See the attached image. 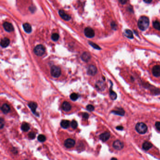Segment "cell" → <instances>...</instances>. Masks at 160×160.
Wrapping results in <instances>:
<instances>
[{"mask_svg":"<svg viewBox=\"0 0 160 160\" xmlns=\"http://www.w3.org/2000/svg\"><path fill=\"white\" fill-rule=\"evenodd\" d=\"M138 26L140 30L142 31L146 30L149 26V19L145 16H141L138 21Z\"/></svg>","mask_w":160,"mask_h":160,"instance_id":"cell-1","label":"cell"},{"mask_svg":"<svg viewBox=\"0 0 160 160\" xmlns=\"http://www.w3.org/2000/svg\"><path fill=\"white\" fill-rule=\"evenodd\" d=\"M136 131L140 134H145L147 132V125L143 123H139L136 125Z\"/></svg>","mask_w":160,"mask_h":160,"instance_id":"cell-2","label":"cell"},{"mask_svg":"<svg viewBox=\"0 0 160 160\" xmlns=\"http://www.w3.org/2000/svg\"><path fill=\"white\" fill-rule=\"evenodd\" d=\"M34 53L37 56H41L45 53V48L42 45H38L34 48Z\"/></svg>","mask_w":160,"mask_h":160,"instance_id":"cell-3","label":"cell"},{"mask_svg":"<svg viewBox=\"0 0 160 160\" xmlns=\"http://www.w3.org/2000/svg\"><path fill=\"white\" fill-rule=\"evenodd\" d=\"M51 74L54 78H58L61 74V69L56 66H53L51 68Z\"/></svg>","mask_w":160,"mask_h":160,"instance_id":"cell-4","label":"cell"},{"mask_svg":"<svg viewBox=\"0 0 160 160\" xmlns=\"http://www.w3.org/2000/svg\"><path fill=\"white\" fill-rule=\"evenodd\" d=\"M85 35L88 38H93L95 35L94 31L90 27H86L84 31Z\"/></svg>","mask_w":160,"mask_h":160,"instance_id":"cell-5","label":"cell"},{"mask_svg":"<svg viewBox=\"0 0 160 160\" xmlns=\"http://www.w3.org/2000/svg\"><path fill=\"white\" fill-rule=\"evenodd\" d=\"M64 146L67 148H72L75 145V141L71 139H68L64 141Z\"/></svg>","mask_w":160,"mask_h":160,"instance_id":"cell-6","label":"cell"},{"mask_svg":"<svg viewBox=\"0 0 160 160\" xmlns=\"http://www.w3.org/2000/svg\"><path fill=\"white\" fill-rule=\"evenodd\" d=\"M97 72V68L93 65H90L89 66L87 69V74L91 76L95 75Z\"/></svg>","mask_w":160,"mask_h":160,"instance_id":"cell-7","label":"cell"},{"mask_svg":"<svg viewBox=\"0 0 160 160\" xmlns=\"http://www.w3.org/2000/svg\"><path fill=\"white\" fill-rule=\"evenodd\" d=\"M3 27L6 31L8 32H11L14 31V27L12 25L7 22H5L3 24Z\"/></svg>","mask_w":160,"mask_h":160,"instance_id":"cell-8","label":"cell"},{"mask_svg":"<svg viewBox=\"0 0 160 160\" xmlns=\"http://www.w3.org/2000/svg\"><path fill=\"white\" fill-rule=\"evenodd\" d=\"M123 144L119 140L115 141L113 144V147L117 150H121L123 147Z\"/></svg>","mask_w":160,"mask_h":160,"instance_id":"cell-9","label":"cell"},{"mask_svg":"<svg viewBox=\"0 0 160 160\" xmlns=\"http://www.w3.org/2000/svg\"><path fill=\"white\" fill-rule=\"evenodd\" d=\"M153 75L156 77H159L160 76V66L156 65L154 66L152 69Z\"/></svg>","mask_w":160,"mask_h":160,"instance_id":"cell-10","label":"cell"},{"mask_svg":"<svg viewBox=\"0 0 160 160\" xmlns=\"http://www.w3.org/2000/svg\"><path fill=\"white\" fill-rule=\"evenodd\" d=\"M59 14L60 16L64 20L68 21L71 19V17L67 14L63 10H59Z\"/></svg>","mask_w":160,"mask_h":160,"instance_id":"cell-11","label":"cell"},{"mask_svg":"<svg viewBox=\"0 0 160 160\" xmlns=\"http://www.w3.org/2000/svg\"><path fill=\"white\" fill-rule=\"evenodd\" d=\"M110 134L108 132H105L100 135V139L103 142L107 141L110 138Z\"/></svg>","mask_w":160,"mask_h":160,"instance_id":"cell-12","label":"cell"},{"mask_svg":"<svg viewBox=\"0 0 160 160\" xmlns=\"http://www.w3.org/2000/svg\"><path fill=\"white\" fill-rule=\"evenodd\" d=\"M10 43V40L8 38H4L1 39L0 41V45L2 48L7 47Z\"/></svg>","mask_w":160,"mask_h":160,"instance_id":"cell-13","label":"cell"},{"mask_svg":"<svg viewBox=\"0 0 160 160\" xmlns=\"http://www.w3.org/2000/svg\"><path fill=\"white\" fill-rule=\"evenodd\" d=\"M91 54L88 52H84L81 55V58L83 61L85 62H88L91 59Z\"/></svg>","mask_w":160,"mask_h":160,"instance_id":"cell-14","label":"cell"},{"mask_svg":"<svg viewBox=\"0 0 160 160\" xmlns=\"http://www.w3.org/2000/svg\"><path fill=\"white\" fill-rule=\"evenodd\" d=\"M62 109L65 112H68L70 110L71 108V106L69 103L67 101H64L62 106Z\"/></svg>","mask_w":160,"mask_h":160,"instance_id":"cell-15","label":"cell"},{"mask_svg":"<svg viewBox=\"0 0 160 160\" xmlns=\"http://www.w3.org/2000/svg\"><path fill=\"white\" fill-rule=\"evenodd\" d=\"M96 87L101 91H103L105 88V84L102 81H99L96 84Z\"/></svg>","mask_w":160,"mask_h":160,"instance_id":"cell-16","label":"cell"},{"mask_svg":"<svg viewBox=\"0 0 160 160\" xmlns=\"http://www.w3.org/2000/svg\"><path fill=\"white\" fill-rule=\"evenodd\" d=\"M1 110L3 113L7 114L8 113L10 112L11 108L9 105H8L6 103H5V104H3L1 107Z\"/></svg>","mask_w":160,"mask_h":160,"instance_id":"cell-17","label":"cell"},{"mask_svg":"<svg viewBox=\"0 0 160 160\" xmlns=\"http://www.w3.org/2000/svg\"><path fill=\"white\" fill-rule=\"evenodd\" d=\"M28 106L30 108V109H31V110L32 111V112L35 114L36 113V110L37 107V104L36 103L34 102H30L28 104Z\"/></svg>","mask_w":160,"mask_h":160,"instance_id":"cell-18","label":"cell"},{"mask_svg":"<svg viewBox=\"0 0 160 160\" xmlns=\"http://www.w3.org/2000/svg\"><path fill=\"white\" fill-rule=\"evenodd\" d=\"M23 28H24V30L27 33H30L32 32V27L29 24H28L27 23H24L23 25Z\"/></svg>","mask_w":160,"mask_h":160,"instance_id":"cell-19","label":"cell"},{"mask_svg":"<svg viewBox=\"0 0 160 160\" xmlns=\"http://www.w3.org/2000/svg\"><path fill=\"white\" fill-rule=\"evenodd\" d=\"M125 36L129 39H133V32L129 29H126L124 31V33Z\"/></svg>","mask_w":160,"mask_h":160,"instance_id":"cell-20","label":"cell"},{"mask_svg":"<svg viewBox=\"0 0 160 160\" xmlns=\"http://www.w3.org/2000/svg\"><path fill=\"white\" fill-rule=\"evenodd\" d=\"M152 146H153V145H152L151 143H150V142H148V141H145L143 144L142 147H143L144 150L147 151V150H148L149 149H150L152 147Z\"/></svg>","mask_w":160,"mask_h":160,"instance_id":"cell-21","label":"cell"},{"mask_svg":"<svg viewBox=\"0 0 160 160\" xmlns=\"http://www.w3.org/2000/svg\"><path fill=\"white\" fill-rule=\"evenodd\" d=\"M112 112L114 113L116 115L121 116H124V115L125 114V112H124V110L123 108H118L117 110H113L112 111Z\"/></svg>","mask_w":160,"mask_h":160,"instance_id":"cell-22","label":"cell"},{"mask_svg":"<svg viewBox=\"0 0 160 160\" xmlns=\"http://www.w3.org/2000/svg\"><path fill=\"white\" fill-rule=\"evenodd\" d=\"M69 125V121L68 120H63L61 123V126L64 129L68 128Z\"/></svg>","mask_w":160,"mask_h":160,"instance_id":"cell-23","label":"cell"},{"mask_svg":"<svg viewBox=\"0 0 160 160\" xmlns=\"http://www.w3.org/2000/svg\"><path fill=\"white\" fill-rule=\"evenodd\" d=\"M109 95L110 98L112 100H115L117 98V94L114 91H113L112 89L110 88L109 90Z\"/></svg>","mask_w":160,"mask_h":160,"instance_id":"cell-24","label":"cell"},{"mask_svg":"<svg viewBox=\"0 0 160 160\" xmlns=\"http://www.w3.org/2000/svg\"><path fill=\"white\" fill-rule=\"evenodd\" d=\"M21 129L24 132H27L30 129V125L28 123H24L22 124Z\"/></svg>","mask_w":160,"mask_h":160,"instance_id":"cell-25","label":"cell"},{"mask_svg":"<svg viewBox=\"0 0 160 160\" xmlns=\"http://www.w3.org/2000/svg\"><path fill=\"white\" fill-rule=\"evenodd\" d=\"M153 25L155 29L160 31V23L158 21L155 20V21H154V22L153 23Z\"/></svg>","mask_w":160,"mask_h":160,"instance_id":"cell-26","label":"cell"},{"mask_svg":"<svg viewBox=\"0 0 160 160\" xmlns=\"http://www.w3.org/2000/svg\"><path fill=\"white\" fill-rule=\"evenodd\" d=\"M78 98H79V96L77 93H72L70 95V99L73 101H76L78 99Z\"/></svg>","mask_w":160,"mask_h":160,"instance_id":"cell-27","label":"cell"},{"mask_svg":"<svg viewBox=\"0 0 160 160\" xmlns=\"http://www.w3.org/2000/svg\"><path fill=\"white\" fill-rule=\"evenodd\" d=\"M38 139L39 141L43 142H44V141H46V138L45 136H44V135L40 134V135H39V136L38 137Z\"/></svg>","mask_w":160,"mask_h":160,"instance_id":"cell-28","label":"cell"},{"mask_svg":"<svg viewBox=\"0 0 160 160\" xmlns=\"http://www.w3.org/2000/svg\"><path fill=\"white\" fill-rule=\"evenodd\" d=\"M51 38L54 41H56L59 40V35L58 34L56 33H54L53 34H52V36H51Z\"/></svg>","mask_w":160,"mask_h":160,"instance_id":"cell-29","label":"cell"},{"mask_svg":"<svg viewBox=\"0 0 160 160\" xmlns=\"http://www.w3.org/2000/svg\"><path fill=\"white\" fill-rule=\"evenodd\" d=\"M89 44L92 46L93 47V48H94L95 49H98V50H100L101 49V48L97 44H96L95 43H93V42H91V41H89Z\"/></svg>","mask_w":160,"mask_h":160,"instance_id":"cell-30","label":"cell"},{"mask_svg":"<svg viewBox=\"0 0 160 160\" xmlns=\"http://www.w3.org/2000/svg\"><path fill=\"white\" fill-rule=\"evenodd\" d=\"M78 123L75 120H73L71 123V127L74 129H75L77 128V127H78Z\"/></svg>","mask_w":160,"mask_h":160,"instance_id":"cell-31","label":"cell"},{"mask_svg":"<svg viewBox=\"0 0 160 160\" xmlns=\"http://www.w3.org/2000/svg\"><path fill=\"white\" fill-rule=\"evenodd\" d=\"M36 134L33 132H31L28 134V137L31 139H33L35 138Z\"/></svg>","mask_w":160,"mask_h":160,"instance_id":"cell-32","label":"cell"},{"mask_svg":"<svg viewBox=\"0 0 160 160\" xmlns=\"http://www.w3.org/2000/svg\"><path fill=\"white\" fill-rule=\"evenodd\" d=\"M111 27L112 29L114 30H117V24L115 23V22H112L111 23Z\"/></svg>","mask_w":160,"mask_h":160,"instance_id":"cell-33","label":"cell"},{"mask_svg":"<svg viewBox=\"0 0 160 160\" xmlns=\"http://www.w3.org/2000/svg\"><path fill=\"white\" fill-rule=\"evenodd\" d=\"M86 109L89 111H93L94 109V107L92 105L89 104L86 106Z\"/></svg>","mask_w":160,"mask_h":160,"instance_id":"cell-34","label":"cell"},{"mask_svg":"<svg viewBox=\"0 0 160 160\" xmlns=\"http://www.w3.org/2000/svg\"><path fill=\"white\" fill-rule=\"evenodd\" d=\"M4 126V121L1 118L0 119V128L1 129H2Z\"/></svg>","mask_w":160,"mask_h":160,"instance_id":"cell-35","label":"cell"},{"mask_svg":"<svg viewBox=\"0 0 160 160\" xmlns=\"http://www.w3.org/2000/svg\"><path fill=\"white\" fill-rule=\"evenodd\" d=\"M155 127L156 128V129L160 131V122H156L155 124Z\"/></svg>","mask_w":160,"mask_h":160,"instance_id":"cell-36","label":"cell"},{"mask_svg":"<svg viewBox=\"0 0 160 160\" xmlns=\"http://www.w3.org/2000/svg\"><path fill=\"white\" fill-rule=\"evenodd\" d=\"M83 117L84 118L87 119V118L89 117V115H88V114H87V113H83Z\"/></svg>","mask_w":160,"mask_h":160,"instance_id":"cell-37","label":"cell"},{"mask_svg":"<svg viewBox=\"0 0 160 160\" xmlns=\"http://www.w3.org/2000/svg\"><path fill=\"white\" fill-rule=\"evenodd\" d=\"M119 2L122 4H125L127 3V1L126 0H119Z\"/></svg>","mask_w":160,"mask_h":160,"instance_id":"cell-38","label":"cell"},{"mask_svg":"<svg viewBox=\"0 0 160 160\" xmlns=\"http://www.w3.org/2000/svg\"><path fill=\"white\" fill-rule=\"evenodd\" d=\"M116 128L117 130H123V127L122 126H118Z\"/></svg>","mask_w":160,"mask_h":160,"instance_id":"cell-39","label":"cell"},{"mask_svg":"<svg viewBox=\"0 0 160 160\" xmlns=\"http://www.w3.org/2000/svg\"><path fill=\"white\" fill-rule=\"evenodd\" d=\"M144 1L146 3H150L152 2V0H144Z\"/></svg>","mask_w":160,"mask_h":160,"instance_id":"cell-40","label":"cell"},{"mask_svg":"<svg viewBox=\"0 0 160 160\" xmlns=\"http://www.w3.org/2000/svg\"><path fill=\"white\" fill-rule=\"evenodd\" d=\"M111 160H117V159L116 158H111Z\"/></svg>","mask_w":160,"mask_h":160,"instance_id":"cell-41","label":"cell"}]
</instances>
